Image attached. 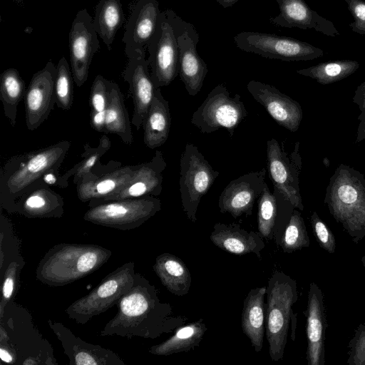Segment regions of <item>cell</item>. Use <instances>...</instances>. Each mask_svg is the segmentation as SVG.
Returning a JSON list of instances; mask_svg holds the SVG:
<instances>
[{
    "mask_svg": "<svg viewBox=\"0 0 365 365\" xmlns=\"http://www.w3.org/2000/svg\"><path fill=\"white\" fill-rule=\"evenodd\" d=\"M207 329L203 319H200L178 327L171 337L152 346L148 351L157 356H169L188 351L200 344Z\"/></svg>",
    "mask_w": 365,
    "mask_h": 365,
    "instance_id": "cell-31",
    "label": "cell"
},
{
    "mask_svg": "<svg viewBox=\"0 0 365 365\" xmlns=\"http://www.w3.org/2000/svg\"><path fill=\"white\" fill-rule=\"evenodd\" d=\"M158 0H136L131 6L122 38L127 57L145 56L160 17Z\"/></svg>",
    "mask_w": 365,
    "mask_h": 365,
    "instance_id": "cell-15",
    "label": "cell"
},
{
    "mask_svg": "<svg viewBox=\"0 0 365 365\" xmlns=\"http://www.w3.org/2000/svg\"><path fill=\"white\" fill-rule=\"evenodd\" d=\"M265 334L271 359L278 361L284 356L289 322L294 316L292 306L298 292L296 281L279 271L274 272L267 287Z\"/></svg>",
    "mask_w": 365,
    "mask_h": 365,
    "instance_id": "cell-5",
    "label": "cell"
},
{
    "mask_svg": "<svg viewBox=\"0 0 365 365\" xmlns=\"http://www.w3.org/2000/svg\"><path fill=\"white\" fill-rule=\"evenodd\" d=\"M266 294L267 287L252 289L243 302L242 329L257 353L261 351L263 346L266 322Z\"/></svg>",
    "mask_w": 365,
    "mask_h": 365,
    "instance_id": "cell-27",
    "label": "cell"
},
{
    "mask_svg": "<svg viewBox=\"0 0 365 365\" xmlns=\"http://www.w3.org/2000/svg\"><path fill=\"white\" fill-rule=\"evenodd\" d=\"M60 168H55L47 171L42 177L41 182L48 186H56L66 188L68 184L66 183L59 174Z\"/></svg>",
    "mask_w": 365,
    "mask_h": 365,
    "instance_id": "cell-44",
    "label": "cell"
},
{
    "mask_svg": "<svg viewBox=\"0 0 365 365\" xmlns=\"http://www.w3.org/2000/svg\"><path fill=\"white\" fill-rule=\"evenodd\" d=\"M117 313L101 331V336L156 339L183 325L169 303L161 302L156 287L136 272L132 288L117 303Z\"/></svg>",
    "mask_w": 365,
    "mask_h": 365,
    "instance_id": "cell-1",
    "label": "cell"
},
{
    "mask_svg": "<svg viewBox=\"0 0 365 365\" xmlns=\"http://www.w3.org/2000/svg\"><path fill=\"white\" fill-rule=\"evenodd\" d=\"M63 198L42 182L18 198L12 213L27 218H60L64 213Z\"/></svg>",
    "mask_w": 365,
    "mask_h": 365,
    "instance_id": "cell-24",
    "label": "cell"
},
{
    "mask_svg": "<svg viewBox=\"0 0 365 365\" xmlns=\"http://www.w3.org/2000/svg\"><path fill=\"white\" fill-rule=\"evenodd\" d=\"M161 210V201L145 196L98 203L83 215L91 223L120 230L139 227Z\"/></svg>",
    "mask_w": 365,
    "mask_h": 365,
    "instance_id": "cell-7",
    "label": "cell"
},
{
    "mask_svg": "<svg viewBox=\"0 0 365 365\" xmlns=\"http://www.w3.org/2000/svg\"><path fill=\"white\" fill-rule=\"evenodd\" d=\"M136 168L137 165L120 166L101 175L87 173L76 185L78 200L88 202L113 194L130 180Z\"/></svg>",
    "mask_w": 365,
    "mask_h": 365,
    "instance_id": "cell-26",
    "label": "cell"
},
{
    "mask_svg": "<svg viewBox=\"0 0 365 365\" xmlns=\"http://www.w3.org/2000/svg\"><path fill=\"white\" fill-rule=\"evenodd\" d=\"M302 166L299 142L295 143L293 151L288 154L276 139L267 140V171L274 190L300 211L304 210L299 178Z\"/></svg>",
    "mask_w": 365,
    "mask_h": 365,
    "instance_id": "cell-11",
    "label": "cell"
},
{
    "mask_svg": "<svg viewBox=\"0 0 365 365\" xmlns=\"http://www.w3.org/2000/svg\"><path fill=\"white\" fill-rule=\"evenodd\" d=\"M354 21L349 24L351 31L360 35H365V1L344 0Z\"/></svg>",
    "mask_w": 365,
    "mask_h": 365,
    "instance_id": "cell-43",
    "label": "cell"
},
{
    "mask_svg": "<svg viewBox=\"0 0 365 365\" xmlns=\"http://www.w3.org/2000/svg\"><path fill=\"white\" fill-rule=\"evenodd\" d=\"M277 192L272 193L267 185L257 200V227L262 237L272 240L277 215Z\"/></svg>",
    "mask_w": 365,
    "mask_h": 365,
    "instance_id": "cell-37",
    "label": "cell"
},
{
    "mask_svg": "<svg viewBox=\"0 0 365 365\" xmlns=\"http://www.w3.org/2000/svg\"><path fill=\"white\" fill-rule=\"evenodd\" d=\"M131 124L120 87L110 81L104 133L117 135L124 143L131 145L133 142Z\"/></svg>",
    "mask_w": 365,
    "mask_h": 365,
    "instance_id": "cell-30",
    "label": "cell"
},
{
    "mask_svg": "<svg viewBox=\"0 0 365 365\" xmlns=\"http://www.w3.org/2000/svg\"><path fill=\"white\" fill-rule=\"evenodd\" d=\"M220 173L192 143H187L180 159V193L187 217L197 221V211L202 197L207 193Z\"/></svg>",
    "mask_w": 365,
    "mask_h": 365,
    "instance_id": "cell-8",
    "label": "cell"
},
{
    "mask_svg": "<svg viewBox=\"0 0 365 365\" xmlns=\"http://www.w3.org/2000/svg\"><path fill=\"white\" fill-rule=\"evenodd\" d=\"M364 161H365V155H364Z\"/></svg>",
    "mask_w": 365,
    "mask_h": 365,
    "instance_id": "cell-51",
    "label": "cell"
},
{
    "mask_svg": "<svg viewBox=\"0 0 365 365\" xmlns=\"http://www.w3.org/2000/svg\"><path fill=\"white\" fill-rule=\"evenodd\" d=\"M25 264L24 260L20 254L16 257L10 261L4 273L1 275L2 282V296L0 304V317H4V310L9 303H10L18 291L19 277L21 272Z\"/></svg>",
    "mask_w": 365,
    "mask_h": 365,
    "instance_id": "cell-39",
    "label": "cell"
},
{
    "mask_svg": "<svg viewBox=\"0 0 365 365\" xmlns=\"http://www.w3.org/2000/svg\"><path fill=\"white\" fill-rule=\"evenodd\" d=\"M70 146L68 140H61L9 158L0 173L1 207L12 213L18 198L42 182L41 180L47 171L61 168Z\"/></svg>",
    "mask_w": 365,
    "mask_h": 365,
    "instance_id": "cell-2",
    "label": "cell"
},
{
    "mask_svg": "<svg viewBox=\"0 0 365 365\" xmlns=\"http://www.w3.org/2000/svg\"><path fill=\"white\" fill-rule=\"evenodd\" d=\"M26 91L25 82L16 69L10 68L1 73L0 97L4 115L12 127L16 124L18 106Z\"/></svg>",
    "mask_w": 365,
    "mask_h": 365,
    "instance_id": "cell-33",
    "label": "cell"
},
{
    "mask_svg": "<svg viewBox=\"0 0 365 365\" xmlns=\"http://www.w3.org/2000/svg\"><path fill=\"white\" fill-rule=\"evenodd\" d=\"M238 1L240 0H216V1L225 9L232 6Z\"/></svg>",
    "mask_w": 365,
    "mask_h": 365,
    "instance_id": "cell-49",
    "label": "cell"
},
{
    "mask_svg": "<svg viewBox=\"0 0 365 365\" xmlns=\"http://www.w3.org/2000/svg\"><path fill=\"white\" fill-rule=\"evenodd\" d=\"M91 125L98 132H105L106 110L96 111L91 110Z\"/></svg>",
    "mask_w": 365,
    "mask_h": 365,
    "instance_id": "cell-45",
    "label": "cell"
},
{
    "mask_svg": "<svg viewBox=\"0 0 365 365\" xmlns=\"http://www.w3.org/2000/svg\"><path fill=\"white\" fill-rule=\"evenodd\" d=\"M309 245L310 240L304 220L299 210L294 208L282 237L281 247L284 252L292 253L308 247Z\"/></svg>",
    "mask_w": 365,
    "mask_h": 365,
    "instance_id": "cell-36",
    "label": "cell"
},
{
    "mask_svg": "<svg viewBox=\"0 0 365 365\" xmlns=\"http://www.w3.org/2000/svg\"><path fill=\"white\" fill-rule=\"evenodd\" d=\"M56 66L49 61L34 74L24 96L26 125L29 130L37 129L48 117L56 104Z\"/></svg>",
    "mask_w": 365,
    "mask_h": 365,
    "instance_id": "cell-16",
    "label": "cell"
},
{
    "mask_svg": "<svg viewBox=\"0 0 365 365\" xmlns=\"http://www.w3.org/2000/svg\"><path fill=\"white\" fill-rule=\"evenodd\" d=\"M55 80L56 104L64 110H68L73 103V76L66 58L63 56L56 66Z\"/></svg>",
    "mask_w": 365,
    "mask_h": 365,
    "instance_id": "cell-38",
    "label": "cell"
},
{
    "mask_svg": "<svg viewBox=\"0 0 365 365\" xmlns=\"http://www.w3.org/2000/svg\"><path fill=\"white\" fill-rule=\"evenodd\" d=\"M259 233L247 231L236 223L217 222L210 235V241L218 248L227 252L244 255L255 254L261 257L265 244Z\"/></svg>",
    "mask_w": 365,
    "mask_h": 365,
    "instance_id": "cell-25",
    "label": "cell"
},
{
    "mask_svg": "<svg viewBox=\"0 0 365 365\" xmlns=\"http://www.w3.org/2000/svg\"><path fill=\"white\" fill-rule=\"evenodd\" d=\"M111 146L110 139L106 135H103L99 143L96 148L90 146L88 144L84 145V152L81 154L83 159L74 165L71 169L67 170L61 175L62 180L68 184V179L73 176V183L76 185L82 177L100 162V158L107 153Z\"/></svg>",
    "mask_w": 365,
    "mask_h": 365,
    "instance_id": "cell-35",
    "label": "cell"
},
{
    "mask_svg": "<svg viewBox=\"0 0 365 365\" xmlns=\"http://www.w3.org/2000/svg\"><path fill=\"white\" fill-rule=\"evenodd\" d=\"M359 121L357 132H356V142H361L365 140V110L361 111L358 116Z\"/></svg>",
    "mask_w": 365,
    "mask_h": 365,
    "instance_id": "cell-47",
    "label": "cell"
},
{
    "mask_svg": "<svg viewBox=\"0 0 365 365\" xmlns=\"http://www.w3.org/2000/svg\"><path fill=\"white\" fill-rule=\"evenodd\" d=\"M160 88H156L143 123V142L150 149L163 145L168 140L170 129L171 115L169 103L163 97Z\"/></svg>",
    "mask_w": 365,
    "mask_h": 365,
    "instance_id": "cell-28",
    "label": "cell"
},
{
    "mask_svg": "<svg viewBox=\"0 0 365 365\" xmlns=\"http://www.w3.org/2000/svg\"><path fill=\"white\" fill-rule=\"evenodd\" d=\"M0 357L1 361L5 363L15 364V355L9 349L4 348L3 346H0Z\"/></svg>",
    "mask_w": 365,
    "mask_h": 365,
    "instance_id": "cell-48",
    "label": "cell"
},
{
    "mask_svg": "<svg viewBox=\"0 0 365 365\" xmlns=\"http://www.w3.org/2000/svg\"><path fill=\"white\" fill-rule=\"evenodd\" d=\"M173 24L178 47V74L190 96L201 90L208 68L199 56L197 45L199 34L195 27L182 19L175 11L166 9Z\"/></svg>",
    "mask_w": 365,
    "mask_h": 365,
    "instance_id": "cell-12",
    "label": "cell"
},
{
    "mask_svg": "<svg viewBox=\"0 0 365 365\" xmlns=\"http://www.w3.org/2000/svg\"><path fill=\"white\" fill-rule=\"evenodd\" d=\"M123 21L124 15L120 0L98 1L96 6L93 24L98 35L109 49Z\"/></svg>",
    "mask_w": 365,
    "mask_h": 365,
    "instance_id": "cell-32",
    "label": "cell"
},
{
    "mask_svg": "<svg viewBox=\"0 0 365 365\" xmlns=\"http://www.w3.org/2000/svg\"><path fill=\"white\" fill-rule=\"evenodd\" d=\"M110 90V81L101 75L95 77L90 93V106L91 110L104 111L106 109Z\"/></svg>",
    "mask_w": 365,
    "mask_h": 365,
    "instance_id": "cell-42",
    "label": "cell"
},
{
    "mask_svg": "<svg viewBox=\"0 0 365 365\" xmlns=\"http://www.w3.org/2000/svg\"><path fill=\"white\" fill-rule=\"evenodd\" d=\"M48 324L61 341L70 365H125L113 351L82 340L62 323L48 319Z\"/></svg>",
    "mask_w": 365,
    "mask_h": 365,
    "instance_id": "cell-20",
    "label": "cell"
},
{
    "mask_svg": "<svg viewBox=\"0 0 365 365\" xmlns=\"http://www.w3.org/2000/svg\"><path fill=\"white\" fill-rule=\"evenodd\" d=\"M236 46L249 53L285 61H309L324 56L322 49L292 37L254 31L234 36Z\"/></svg>",
    "mask_w": 365,
    "mask_h": 365,
    "instance_id": "cell-10",
    "label": "cell"
},
{
    "mask_svg": "<svg viewBox=\"0 0 365 365\" xmlns=\"http://www.w3.org/2000/svg\"><path fill=\"white\" fill-rule=\"evenodd\" d=\"M150 76L156 88L170 85L178 75V47L168 14L161 11L156 31L147 48Z\"/></svg>",
    "mask_w": 365,
    "mask_h": 365,
    "instance_id": "cell-13",
    "label": "cell"
},
{
    "mask_svg": "<svg viewBox=\"0 0 365 365\" xmlns=\"http://www.w3.org/2000/svg\"><path fill=\"white\" fill-rule=\"evenodd\" d=\"M111 255V250L98 245L58 243L39 261L36 278L49 287L65 286L93 273Z\"/></svg>",
    "mask_w": 365,
    "mask_h": 365,
    "instance_id": "cell-3",
    "label": "cell"
},
{
    "mask_svg": "<svg viewBox=\"0 0 365 365\" xmlns=\"http://www.w3.org/2000/svg\"><path fill=\"white\" fill-rule=\"evenodd\" d=\"M247 115L240 95L231 96L226 86L221 83L209 93L193 113L190 122L202 133L210 134L225 128L232 136Z\"/></svg>",
    "mask_w": 365,
    "mask_h": 365,
    "instance_id": "cell-9",
    "label": "cell"
},
{
    "mask_svg": "<svg viewBox=\"0 0 365 365\" xmlns=\"http://www.w3.org/2000/svg\"><path fill=\"white\" fill-rule=\"evenodd\" d=\"M310 222L313 235L319 246L329 254L334 253L336 247L335 237L317 212H312Z\"/></svg>",
    "mask_w": 365,
    "mask_h": 365,
    "instance_id": "cell-40",
    "label": "cell"
},
{
    "mask_svg": "<svg viewBox=\"0 0 365 365\" xmlns=\"http://www.w3.org/2000/svg\"><path fill=\"white\" fill-rule=\"evenodd\" d=\"M267 168L244 174L230 181L222 191L218 207L221 213H229L234 218L252 214L253 207L266 184Z\"/></svg>",
    "mask_w": 365,
    "mask_h": 365,
    "instance_id": "cell-17",
    "label": "cell"
},
{
    "mask_svg": "<svg viewBox=\"0 0 365 365\" xmlns=\"http://www.w3.org/2000/svg\"><path fill=\"white\" fill-rule=\"evenodd\" d=\"M304 315L307 340L306 352L307 364L308 365H324L327 312L324 294L315 282H311L309 284Z\"/></svg>",
    "mask_w": 365,
    "mask_h": 365,
    "instance_id": "cell-21",
    "label": "cell"
},
{
    "mask_svg": "<svg viewBox=\"0 0 365 365\" xmlns=\"http://www.w3.org/2000/svg\"><path fill=\"white\" fill-rule=\"evenodd\" d=\"M352 101L359 107L360 111L365 110V81L357 86Z\"/></svg>",
    "mask_w": 365,
    "mask_h": 365,
    "instance_id": "cell-46",
    "label": "cell"
},
{
    "mask_svg": "<svg viewBox=\"0 0 365 365\" xmlns=\"http://www.w3.org/2000/svg\"><path fill=\"white\" fill-rule=\"evenodd\" d=\"M254 99L265 108L279 125L291 132H296L303 118L300 104L274 86L252 80L247 86Z\"/></svg>",
    "mask_w": 365,
    "mask_h": 365,
    "instance_id": "cell-19",
    "label": "cell"
},
{
    "mask_svg": "<svg viewBox=\"0 0 365 365\" xmlns=\"http://www.w3.org/2000/svg\"><path fill=\"white\" fill-rule=\"evenodd\" d=\"M347 348V364L365 365V322L356 327Z\"/></svg>",
    "mask_w": 365,
    "mask_h": 365,
    "instance_id": "cell-41",
    "label": "cell"
},
{
    "mask_svg": "<svg viewBox=\"0 0 365 365\" xmlns=\"http://www.w3.org/2000/svg\"><path fill=\"white\" fill-rule=\"evenodd\" d=\"M153 269L162 284L172 294L182 297L191 287V274L185 262L178 257L165 252L158 255Z\"/></svg>",
    "mask_w": 365,
    "mask_h": 365,
    "instance_id": "cell-29",
    "label": "cell"
},
{
    "mask_svg": "<svg viewBox=\"0 0 365 365\" xmlns=\"http://www.w3.org/2000/svg\"><path fill=\"white\" fill-rule=\"evenodd\" d=\"M276 1L279 14L269 19L271 24L288 29H314L331 37L339 35L334 24L312 10L304 0Z\"/></svg>",
    "mask_w": 365,
    "mask_h": 365,
    "instance_id": "cell-23",
    "label": "cell"
},
{
    "mask_svg": "<svg viewBox=\"0 0 365 365\" xmlns=\"http://www.w3.org/2000/svg\"><path fill=\"white\" fill-rule=\"evenodd\" d=\"M324 204L351 240L365 237V177L354 168L341 163L329 179Z\"/></svg>",
    "mask_w": 365,
    "mask_h": 365,
    "instance_id": "cell-4",
    "label": "cell"
},
{
    "mask_svg": "<svg viewBox=\"0 0 365 365\" xmlns=\"http://www.w3.org/2000/svg\"><path fill=\"white\" fill-rule=\"evenodd\" d=\"M360 63L354 60H334L319 63L296 72L302 76L309 77L322 85L334 83L344 79L355 73Z\"/></svg>",
    "mask_w": 365,
    "mask_h": 365,
    "instance_id": "cell-34",
    "label": "cell"
},
{
    "mask_svg": "<svg viewBox=\"0 0 365 365\" xmlns=\"http://www.w3.org/2000/svg\"><path fill=\"white\" fill-rule=\"evenodd\" d=\"M129 85L133 100V113L131 123L137 130L142 126L153 101L156 88L150 76L149 64L143 56L128 58L123 73Z\"/></svg>",
    "mask_w": 365,
    "mask_h": 365,
    "instance_id": "cell-22",
    "label": "cell"
},
{
    "mask_svg": "<svg viewBox=\"0 0 365 365\" xmlns=\"http://www.w3.org/2000/svg\"><path fill=\"white\" fill-rule=\"evenodd\" d=\"M99 46L93 18L86 9L78 11L69 31L71 68L73 81L78 87L87 81L90 65Z\"/></svg>",
    "mask_w": 365,
    "mask_h": 365,
    "instance_id": "cell-14",
    "label": "cell"
},
{
    "mask_svg": "<svg viewBox=\"0 0 365 365\" xmlns=\"http://www.w3.org/2000/svg\"><path fill=\"white\" fill-rule=\"evenodd\" d=\"M361 262L365 269V254L362 256V257L361 259Z\"/></svg>",
    "mask_w": 365,
    "mask_h": 365,
    "instance_id": "cell-50",
    "label": "cell"
},
{
    "mask_svg": "<svg viewBox=\"0 0 365 365\" xmlns=\"http://www.w3.org/2000/svg\"><path fill=\"white\" fill-rule=\"evenodd\" d=\"M166 166L163 152L156 150L151 160L137 165L133 176L122 188L106 197L91 200L88 207L106 201L160 195Z\"/></svg>",
    "mask_w": 365,
    "mask_h": 365,
    "instance_id": "cell-18",
    "label": "cell"
},
{
    "mask_svg": "<svg viewBox=\"0 0 365 365\" xmlns=\"http://www.w3.org/2000/svg\"><path fill=\"white\" fill-rule=\"evenodd\" d=\"M135 264L128 262L108 274L88 294L72 302L66 309L68 317L77 324H85L116 305L132 288Z\"/></svg>",
    "mask_w": 365,
    "mask_h": 365,
    "instance_id": "cell-6",
    "label": "cell"
}]
</instances>
